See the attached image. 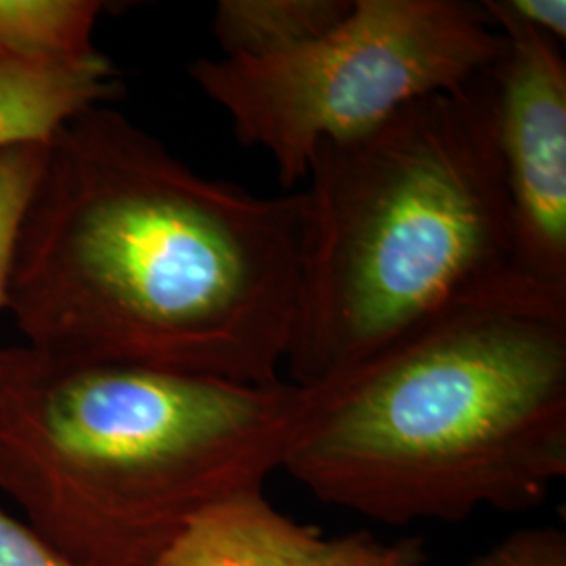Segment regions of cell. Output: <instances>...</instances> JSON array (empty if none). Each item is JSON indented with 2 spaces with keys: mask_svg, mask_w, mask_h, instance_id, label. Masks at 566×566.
I'll return each mask as SVG.
<instances>
[{
  "mask_svg": "<svg viewBox=\"0 0 566 566\" xmlns=\"http://www.w3.org/2000/svg\"><path fill=\"white\" fill-rule=\"evenodd\" d=\"M303 240L304 193L208 179L97 105L44 145L7 311L55 355L277 385Z\"/></svg>",
  "mask_w": 566,
  "mask_h": 566,
  "instance_id": "6da1fadb",
  "label": "cell"
},
{
  "mask_svg": "<svg viewBox=\"0 0 566 566\" xmlns=\"http://www.w3.org/2000/svg\"><path fill=\"white\" fill-rule=\"evenodd\" d=\"M313 390L282 470L319 502L382 525L537 507L566 476V285L512 271Z\"/></svg>",
  "mask_w": 566,
  "mask_h": 566,
  "instance_id": "7a4b0ae2",
  "label": "cell"
},
{
  "mask_svg": "<svg viewBox=\"0 0 566 566\" xmlns=\"http://www.w3.org/2000/svg\"><path fill=\"white\" fill-rule=\"evenodd\" d=\"M313 388L0 348V489L78 566H147L193 516L264 491Z\"/></svg>",
  "mask_w": 566,
  "mask_h": 566,
  "instance_id": "3957f363",
  "label": "cell"
},
{
  "mask_svg": "<svg viewBox=\"0 0 566 566\" xmlns=\"http://www.w3.org/2000/svg\"><path fill=\"white\" fill-rule=\"evenodd\" d=\"M491 72L313 156L292 385L340 378L516 271Z\"/></svg>",
  "mask_w": 566,
  "mask_h": 566,
  "instance_id": "277c9868",
  "label": "cell"
},
{
  "mask_svg": "<svg viewBox=\"0 0 566 566\" xmlns=\"http://www.w3.org/2000/svg\"><path fill=\"white\" fill-rule=\"evenodd\" d=\"M506 39L483 4L353 0L332 30L263 60H198L189 74L231 118L235 139L266 151L283 187L327 143L369 135L409 103L489 74Z\"/></svg>",
  "mask_w": 566,
  "mask_h": 566,
  "instance_id": "5b68a950",
  "label": "cell"
},
{
  "mask_svg": "<svg viewBox=\"0 0 566 566\" xmlns=\"http://www.w3.org/2000/svg\"><path fill=\"white\" fill-rule=\"evenodd\" d=\"M506 39L493 67L514 266L566 285V61L558 42L528 28L504 0L481 2Z\"/></svg>",
  "mask_w": 566,
  "mask_h": 566,
  "instance_id": "8992f818",
  "label": "cell"
},
{
  "mask_svg": "<svg viewBox=\"0 0 566 566\" xmlns=\"http://www.w3.org/2000/svg\"><path fill=\"white\" fill-rule=\"evenodd\" d=\"M324 542L252 491L202 510L147 566H311Z\"/></svg>",
  "mask_w": 566,
  "mask_h": 566,
  "instance_id": "52a82bcc",
  "label": "cell"
},
{
  "mask_svg": "<svg viewBox=\"0 0 566 566\" xmlns=\"http://www.w3.org/2000/svg\"><path fill=\"white\" fill-rule=\"evenodd\" d=\"M116 70L102 53L65 63L0 60V151L44 145L82 112L116 97Z\"/></svg>",
  "mask_w": 566,
  "mask_h": 566,
  "instance_id": "ba28073f",
  "label": "cell"
},
{
  "mask_svg": "<svg viewBox=\"0 0 566 566\" xmlns=\"http://www.w3.org/2000/svg\"><path fill=\"white\" fill-rule=\"evenodd\" d=\"M350 7L353 0H221L212 34L223 57H275L332 30Z\"/></svg>",
  "mask_w": 566,
  "mask_h": 566,
  "instance_id": "9c48e42d",
  "label": "cell"
},
{
  "mask_svg": "<svg viewBox=\"0 0 566 566\" xmlns=\"http://www.w3.org/2000/svg\"><path fill=\"white\" fill-rule=\"evenodd\" d=\"M99 0H0V60L65 63L95 55Z\"/></svg>",
  "mask_w": 566,
  "mask_h": 566,
  "instance_id": "30bf717a",
  "label": "cell"
},
{
  "mask_svg": "<svg viewBox=\"0 0 566 566\" xmlns=\"http://www.w3.org/2000/svg\"><path fill=\"white\" fill-rule=\"evenodd\" d=\"M44 145H18L0 151V311L7 308L15 240L25 203L41 172Z\"/></svg>",
  "mask_w": 566,
  "mask_h": 566,
  "instance_id": "8fae6325",
  "label": "cell"
},
{
  "mask_svg": "<svg viewBox=\"0 0 566 566\" xmlns=\"http://www.w3.org/2000/svg\"><path fill=\"white\" fill-rule=\"evenodd\" d=\"M424 544L418 537L385 542L369 533L325 539L311 566H424Z\"/></svg>",
  "mask_w": 566,
  "mask_h": 566,
  "instance_id": "7c38bea8",
  "label": "cell"
},
{
  "mask_svg": "<svg viewBox=\"0 0 566 566\" xmlns=\"http://www.w3.org/2000/svg\"><path fill=\"white\" fill-rule=\"evenodd\" d=\"M464 566H566V533L558 526L521 528Z\"/></svg>",
  "mask_w": 566,
  "mask_h": 566,
  "instance_id": "4fadbf2b",
  "label": "cell"
},
{
  "mask_svg": "<svg viewBox=\"0 0 566 566\" xmlns=\"http://www.w3.org/2000/svg\"><path fill=\"white\" fill-rule=\"evenodd\" d=\"M0 566H78L30 525L0 510Z\"/></svg>",
  "mask_w": 566,
  "mask_h": 566,
  "instance_id": "5bb4252c",
  "label": "cell"
},
{
  "mask_svg": "<svg viewBox=\"0 0 566 566\" xmlns=\"http://www.w3.org/2000/svg\"><path fill=\"white\" fill-rule=\"evenodd\" d=\"M507 11L558 44L566 39L565 0H504Z\"/></svg>",
  "mask_w": 566,
  "mask_h": 566,
  "instance_id": "9a60e30c",
  "label": "cell"
}]
</instances>
